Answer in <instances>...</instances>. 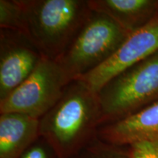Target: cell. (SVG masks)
Listing matches in <instances>:
<instances>
[{"label":"cell","mask_w":158,"mask_h":158,"mask_svg":"<svg viewBox=\"0 0 158 158\" xmlns=\"http://www.w3.org/2000/svg\"><path fill=\"white\" fill-rule=\"evenodd\" d=\"M158 51V13L149 23L130 33L114 54L81 80L98 93L105 84L122 72Z\"/></svg>","instance_id":"obj_6"},{"label":"cell","mask_w":158,"mask_h":158,"mask_svg":"<svg viewBox=\"0 0 158 158\" xmlns=\"http://www.w3.org/2000/svg\"><path fill=\"white\" fill-rule=\"evenodd\" d=\"M40 134V119L19 113L0 114V158H17Z\"/></svg>","instance_id":"obj_10"},{"label":"cell","mask_w":158,"mask_h":158,"mask_svg":"<svg viewBox=\"0 0 158 158\" xmlns=\"http://www.w3.org/2000/svg\"><path fill=\"white\" fill-rule=\"evenodd\" d=\"M43 56L29 40L16 31L0 32V101L21 85Z\"/></svg>","instance_id":"obj_7"},{"label":"cell","mask_w":158,"mask_h":158,"mask_svg":"<svg viewBox=\"0 0 158 158\" xmlns=\"http://www.w3.org/2000/svg\"><path fill=\"white\" fill-rule=\"evenodd\" d=\"M25 36L44 57L64 54L92 14L88 0H21Z\"/></svg>","instance_id":"obj_2"},{"label":"cell","mask_w":158,"mask_h":158,"mask_svg":"<svg viewBox=\"0 0 158 158\" xmlns=\"http://www.w3.org/2000/svg\"><path fill=\"white\" fill-rule=\"evenodd\" d=\"M88 155V158H129L128 152L124 153L108 147L94 148Z\"/></svg>","instance_id":"obj_13"},{"label":"cell","mask_w":158,"mask_h":158,"mask_svg":"<svg viewBox=\"0 0 158 158\" xmlns=\"http://www.w3.org/2000/svg\"><path fill=\"white\" fill-rule=\"evenodd\" d=\"M129 147V158H158V139L136 142Z\"/></svg>","instance_id":"obj_12"},{"label":"cell","mask_w":158,"mask_h":158,"mask_svg":"<svg viewBox=\"0 0 158 158\" xmlns=\"http://www.w3.org/2000/svg\"><path fill=\"white\" fill-rule=\"evenodd\" d=\"M100 118L98 93L81 80H75L65 88L58 102L40 118V134L64 158L100 125Z\"/></svg>","instance_id":"obj_1"},{"label":"cell","mask_w":158,"mask_h":158,"mask_svg":"<svg viewBox=\"0 0 158 158\" xmlns=\"http://www.w3.org/2000/svg\"><path fill=\"white\" fill-rule=\"evenodd\" d=\"M70 83L56 61L43 56L32 73L0 101V114L19 113L40 119L58 102Z\"/></svg>","instance_id":"obj_5"},{"label":"cell","mask_w":158,"mask_h":158,"mask_svg":"<svg viewBox=\"0 0 158 158\" xmlns=\"http://www.w3.org/2000/svg\"><path fill=\"white\" fill-rule=\"evenodd\" d=\"M0 29L25 36V15L21 0H0Z\"/></svg>","instance_id":"obj_11"},{"label":"cell","mask_w":158,"mask_h":158,"mask_svg":"<svg viewBox=\"0 0 158 158\" xmlns=\"http://www.w3.org/2000/svg\"><path fill=\"white\" fill-rule=\"evenodd\" d=\"M20 158H48V155L43 147L34 146L26 151Z\"/></svg>","instance_id":"obj_14"},{"label":"cell","mask_w":158,"mask_h":158,"mask_svg":"<svg viewBox=\"0 0 158 158\" xmlns=\"http://www.w3.org/2000/svg\"><path fill=\"white\" fill-rule=\"evenodd\" d=\"M98 95L100 125L120 121L158 102V51L106 83Z\"/></svg>","instance_id":"obj_3"},{"label":"cell","mask_w":158,"mask_h":158,"mask_svg":"<svg viewBox=\"0 0 158 158\" xmlns=\"http://www.w3.org/2000/svg\"><path fill=\"white\" fill-rule=\"evenodd\" d=\"M130 34L106 15L93 11L72 44L56 62L72 82L106 62Z\"/></svg>","instance_id":"obj_4"},{"label":"cell","mask_w":158,"mask_h":158,"mask_svg":"<svg viewBox=\"0 0 158 158\" xmlns=\"http://www.w3.org/2000/svg\"><path fill=\"white\" fill-rule=\"evenodd\" d=\"M103 139L115 145H131L158 139V102L100 130Z\"/></svg>","instance_id":"obj_8"},{"label":"cell","mask_w":158,"mask_h":158,"mask_svg":"<svg viewBox=\"0 0 158 158\" xmlns=\"http://www.w3.org/2000/svg\"><path fill=\"white\" fill-rule=\"evenodd\" d=\"M91 10L106 15L132 33L158 13V0H88Z\"/></svg>","instance_id":"obj_9"}]
</instances>
